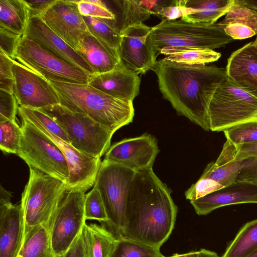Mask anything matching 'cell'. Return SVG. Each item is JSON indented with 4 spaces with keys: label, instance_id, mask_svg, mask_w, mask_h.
I'll return each instance as SVG.
<instances>
[{
    "label": "cell",
    "instance_id": "obj_47",
    "mask_svg": "<svg viewBox=\"0 0 257 257\" xmlns=\"http://www.w3.org/2000/svg\"><path fill=\"white\" fill-rule=\"evenodd\" d=\"M62 257H85L81 232Z\"/></svg>",
    "mask_w": 257,
    "mask_h": 257
},
{
    "label": "cell",
    "instance_id": "obj_25",
    "mask_svg": "<svg viewBox=\"0 0 257 257\" xmlns=\"http://www.w3.org/2000/svg\"><path fill=\"white\" fill-rule=\"evenodd\" d=\"M85 257H110L117 241L106 227L95 223H85L81 231Z\"/></svg>",
    "mask_w": 257,
    "mask_h": 257
},
{
    "label": "cell",
    "instance_id": "obj_40",
    "mask_svg": "<svg viewBox=\"0 0 257 257\" xmlns=\"http://www.w3.org/2000/svg\"><path fill=\"white\" fill-rule=\"evenodd\" d=\"M13 60L0 51V90L14 94Z\"/></svg>",
    "mask_w": 257,
    "mask_h": 257
},
{
    "label": "cell",
    "instance_id": "obj_48",
    "mask_svg": "<svg viewBox=\"0 0 257 257\" xmlns=\"http://www.w3.org/2000/svg\"><path fill=\"white\" fill-rule=\"evenodd\" d=\"M235 159L240 160L251 156H257V143L236 146Z\"/></svg>",
    "mask_w": 257,
    "mask_h": 257
},
{
    "label": "cell",
    "instance_id": "obj_15",
    "mask_svg": "<svg viewBox=\"0 0 257 257\" xmlns=\"http://www.w3.org/2000/svg\"><path fill=\"white\" fill-rule=\"evenodd\" d=\"M159 151L156 138L145 133L114 143L105 154L104 159L138 171L152 169Z\"/></svg>",
    "mask_w": 257,
    "mask_h": 257
},
{
    "label": "cell",
    "instance_id": "obj_39",
    "mask_svg": "<svg viewBox=\"0 0 257 257\" xmlns=\"http://www.w3.org/2000/svg\"><path fill=\"white\" fill-rule=\"evenodd\" d=\"M215 181L208 178H200L186 191V198L190 201L196 200L223 188Z\"/></svg>",
    "mask_w": 257,
    "mask_h": 257
},
{
    "label": "cell",
    "instance_id": "obj_6",
    "mask_svg": "<svg viewBox=\"0 0 257 257\" xmlns=\"http://www.w3.org/2000/svg\"><path fill=\"white\" fill-rule=\"evenodd\" d=\"M29 169V179L22 194L21 203L25 233L39 225L50 231L56 211L66 191V183L33 167Z\"/></svg>",
    "mask_w": 257,
    "mask_h": 257
},
{
    "label": "cell",
    "instance_id": "obj_11",
    "mask_svg": "<svg viewBox=\"0 0 257 257\" xmlns=\"http://www.w3.org/2000/svg\"><path fill=\"white\" fill-rule=\"evenodd\" d=\"M85 193L66 191L56 211L49 232L52 249L58 256L65 254L86 223Z\"/></svg>",
    "mask_w": 257,
    "mask_h": 257
},
{
    "label": "cell",
    "instance_id": "obj_34",
    "mask_svg": "<svg viewBox=\"0 0 257 257\" xmlns=\"http://www.w3.org/2000/svg\"><path fill=\"white\" fill-rule=\"evenodd\" d=\"M22 131L16 121L0 122V148L2 152L17 155L21 145Z\"/></svg>",
    "mask_w": 257,
    "mask_h": 257
},
{
    "label": "cell",
    "instance_id": "obj_38",
    "mask_svg": "<svg viewBox=\"0 0 257 257\" xmlns=\"http://www.w3.org/2000/svg\"><path fill=\"white\" fill-rule=\"evenodd\" d=\"M79 13L83 17L113 20V14L107 8L104 1L80 0L77 4Z\"/></svg>",
    "mask_w": 257,
    "mask_h": 257
},
{
    "label": "cell",
    "instance_id": "obj_53",
    "mask_svg": "<svg viewBox=\"0 0 257 257\" xmlns=\"http://www.w3.org/2000/svg\"><path fill=\"white\" fill-rule=\"evenodd\" d=\"M246 257H257V250Z\"/></svg>",
    "mask_w": 257,
    "mask_h": 257
},
{
    "label": "cell",
    "instance_id": "obj_54",
    "mask_svg": "<svg viewBox=\"0 0 257 257\" xmlns=\"http://www.w3.org/2000/svg\"><path fill=\"white\" fill-rule=\"evenodd\" d=\"M253 42V44L255 47L257 49V37H256L255 40Z\"/></svg>",
    "mask_w": 257,
    "mask_h": 257
},
{
    "label": "cell",
    "instance_id": "obj_23",
    "mask_svg": "<svg viewBox=\"0 0 257 257\" xmlns=\"http://www.w3.org/2000/svg\"><path fill=\"white\" fill-rule=\"evenodd\" d=\"M219 23L234 40L248 38L257 34V12L239 0H234L225 18Z\"/></svg>",
    "mask_w": 257,
    "mask_h": 257
},
{
    "label": "cell",
    "instance_id": "obj_35",
    "mask_svg": "<svg viewBox=\"0 0 257 257\" xmlns=\"http://www.w3.org/2000/svg\"><path fill=\"white\" fill-rule=\"evenodd\" d=\"M223 132L226 140L235 146L257 143V119L237 124Z\"/></svg>",
    "mask_w": 257,
    "mask_h": 257
},
{
    "label": "cell",
    "instance_id": "obj_44",
    "mask_svg": "<svg viewBox=\"0 0 257 257\" xmlns=\"http://www.w3.org/2000/svg\"><path fill=\"white\" fill-rule=\"evenodd\" d=\"M186 0H177V4L166 8L161 13L157 15L162 20H176L179 18H183L188 15L198 12L185 6Z\"/></svg>",
    "mask_w": 257,
    "mask_h": 257
},
{
    "label": "cell",
    "instance_id": "obj_3",
    "mask_svg": "<svg viewBox=\"0 0 257 257\" xmlns=\"http://www.w3.org/2000/svg\"><path fill=\"white\" fill-rule=\"evenodd\" d=\"M49 81L61 105L88 116L114 133L133 120V101L113 97L88 84Z\"/></svg>",
    "mask_w": 257,
    "mask_h": 257
},
{
    "label": "cell",
    "instance_id": "obj_45",
    "mask_svg": "<svg viewBox=\"0 0 257 257\" xmlns=\"http://www.w3.org/2000/svg\"><path fill=\"white\" fill-rule=\"evenodd\" d=\"M139 4L156 16L161 13L166 8L177 4V0L174 1H138Z\"/></svg>",
    "mask_w": 257,
    "mask_h": 257
},
{
    "label": "cell",
    "instance_id": "obj_10",
    "mask_svg": "<svg viewBox=\"0 0 257 257\" xmlns=\"http://www.w3.org/2000/svg\"><path fill=\"white\" fill-rule=\"evenodd\" d=\"M15 59L48 81L88 84L89 75L23 35Z\"/></svg>",
    "mask_w": 257,
    "mask_h": 257
},
{
    "label": "cell",
    "instance_id": "obj_26",
    "mask_svg": "<svg viewBox=\"0 0 257 257\" xmlns=\"http://www.w3.org/2000/svg\"><path fill=\"white\" fill-rule=\"evenodd\" d=\"M113 14V20L104 19L120 35L128 26L150 18L151 13L141 6L138 1L118 0L104 1Z\"/></svg>",
    "mask_w": 257,
    "mask_h": 257
},
{
    "label": "cell",
    "instance_id": "obj_41",
    "mask_svg": "<svg viewBox=\"0 0 257 257\" xmlns=\"http://www.w3.org/2000/svg\"><path fill=\"white\" fill-rule=\"evenodd\" d=\"M18 103L14 94L0 90V122L16 121Z\"/></svg>",
    "mask_w": 257,
    "mask_h": 257
},
{
    "label": "cell",
    "instance_id": "obj_37",
    "mask_svg": "<svg viewBox=\"0 0 257 257\" xmlns=\"http://www.w3.org/2000/svg\"><path fill=\"white\" fill-rule=\"evenodd\" d=\"M18 112L31 116L39 122L48 131L58 138L70 144L69 138L61 126L53 118L38 109H32L19 106Z\"/></svg>",
    "mask_w": 257,
    "mask_h": 257
},
{
    "label": "cell",
    "instance_id": "obj_9",
    "mask_svg": "<svg viewBox=\"0 0 257 257\" xmlns=\"http://www.w3.org/2000/svg\"><path fill=\"white\" fill-rule=\"evenodd\" d=\"M21 145L17 155L29 166L67 183L69 171L58 146L33 123L21 118Z\"/></svg>",
    "mask_w": 257,
    "mask_h": 257
},
{
    "label": "cell",
    "instance_id": "obj_20",
    "mask_svg": "<svg viewBox=\"0 0 257 257\" xmlns=\"http://www.w3.org/2000/svg\"><path fill=\"white\" fill-rule=\"evenodd\" d=\"M225 72L235 85L257 98V49L253 42L232 53Z\"/></svg>",
    "mask_w": 257,
    "mask_h": 257
},
{
    "label": "cell",
    "instance_id": "obj_14",
    "mask_svg": "<svg viewBox=\"0 0 257 257\" xmlns=\"http://www.w3.org/2000/svg\"><path fill=\"white\" fill-rule=\"evenodd\" d=\"M14 94L18 104L32 109H40L60 104L55 89L42 76L14 61Z\"/></svg>",
    "mask_w": 257,
    "mask_h": 257
},
{
    "label": "cell",
    "instance_id": "obj_12",
    "mask_svg": "<svg viewBox=\"0 0 257 257\" xmlns=\"http://www.w3.org/2000/svg\"><path fill=\"white\" fill-rule=\"evenodd\" d=\"M21 118L28 120L59 148L67 161L69 176L66 183V191H80L85 192L94 185L100 167V158L83 153L70 144L58 138L46 129L34 117L18 112Z\"/></svg>",
    "mask_w": 257,
    "mask_h": 257
},
{
    "label": "cell",
    "instance_id": "obj_13",
    "mask_svg": "<svg viewBox=\"0 0 257 257\" xmlns=\"http://www.w3.org/2000/svg\"><path fill=\"white\" fill-rule=\"evenodd\" d=\"M152 29L140 23L128 26L120 34L119 64L132 73L145 74L152 70L157 62L150 38Z\"/></svg>",
    "mask_w": 257,
    "mask_h": 257
},
{
    "label": "cell",
    "instance_id": "obj_30",
    "mask_svg": "<svg viewBox=\"0 0 257 257\" xmlns=\"http://www.w3.org/2000/svg\"><path fill=\"white\" fill-rule=\"evenodd\" d=\"M257 250V219L245 223L221 257H246Z\"/></svg>",
    "mask_w": 257,
    "mask_h": 257
},
{
    "label": "cell",
    "instance_id": "obj_32",
    "mask_svg": "<svg viewBox=\"0 0 257 257\" xmlns=\"http://www.w3.org/2000/svg\"><path fill=\"white\" fill-rule=\"evenodd\" d=\"M110 257H164L160 248L136 240L117 237L115 248Z\"/></svg>",
    "mask_w": 257,
    "mask_h": 257
},
{
    "label": "cell",
    "instance_id": "obj_42",
    "mask_svg": "<svg viewBox=\"0 0 257 257\" xmlns=\"http://www.w3.org/2000/svg\"><path fill=\"white\" fill-rule=\"evenodd\" d=\"M237 160L239 164V172L236 182L257 183V156Z\"/></svg>",
    "mask_w": 257,
    "mask_h": 257
},
{
    "label": "cell",
    "instance_id": "obj_1",
    "mask_svg": "<svg viewBox=\"0 0 257 257\" xmlns=\"http://www.w3.org/2000/svg\"><path fill=\"white\" fill-rule=\"evenodd\" d=\"M171 192L152 168L136 171L118 237L160 248L172 233L178 212Z\"/></svg>",
    "mask_w": 257,
    "mask_h": 257
},
{
    "label": "cell",
    "instance_id": "obj_46",
    "mask_svg": "<svg viewBox=\"0 0 257 257\" xmlns=\"http://www.w3.org/2000/svg\"><path fill=\"white\" fill-rule=\"evenodd\" d=\"M56 1H26L30 8V18L34 17H40Z\"/></svg>",
    "mask_w": 257,
    "mask_h": 257
},
{
    "label": "cell",
    "instance_id": "obj_31",
    "mask_svg": "<svg viewBox=\"0 0 257 257\" xmlns=\"http://www.w3.org/2000/svg\"><path fill=\"white\" fill-rule=\"evenodd\" d=\"M169 61L188 65L205 64L217 61L221 54L214 50L200 48L163 49L159 54Z\"/></svg>",
    "mask_w": 257,
    "mask_h": 257
},
{
    "label": "cell",
    "instance_id": "obj_27",
    "mask_svg": "<svg viewBox=\"0 0 257 257\" xmlns=\"http://www.w3.org/2000/svg\"><path fill=\"white\" fill-rule=\"evenodd\" d=\"M30 19L24 0H0V28L23 36Z\"/></svg>",
    "mask_w": 257,
    "mask_h": 257
},
{
    "label": "cell",
    "instance_id": "obj_24",
    "mask_svg": "<svg viewBox=\"0 0 257 257\" xmlns=\"http://www.w3.org/2000/svg\"><path fill=\"white\" fill-rule=\"evenodd\" d=\"M236 153V146L226 140L216 161L207 165L200 178L213 180L224 187L236 183L239 172Z\"/></svg>",
    "mask_w": 257,
    "mask_h": 257
},
{
    "label": "cell",
    "instance_id": "obj_33",
    "mask_svg": "<svg viewBox=\"0 0 257 257\" xmlns=\"http://www.w3.org/2000/svg\"><path fill=\"white\" fill-rule=\"evenodd\" d=\"M89 32L97 39L118 51L121 36L104 20L83 17Z\"/></svg>",
    "mask_w": 257,
    "mask_h": 257
},
{
    "label": "cell",
    "instance_id": "obj_18",
    "mask_svg": "<svg viewBox=\"0 0 257 257\" xmlns=\"http://www.w3.org/2000/svg\"><path fill=\"white\" fill-rule=\"evenodd\" d=\"M190 203L199 215L227 205L257 203V183L237 182Z\"/></svg>",
    "mask_w": 257,
    "mask_h": 257
},
{
    "label": "cell",
    "instance_id": "obj_51",
    "mask_svg": "<svg viewBox=\"0 0 257 257\" xmlns=\"http://www.w3.org/2000/svg\"><path fill=\"white\" fill-rule=\"evenodd\" d=\"M247 8L257 12V0H239Z\"/></svg>",
    "mask_w": 257,
    "mask_h": 257
},
{
    "label": "cell",
    "instance_id": "obj_19",
    "mask_svg": "<svg viewBox=\"0 0 257 257\" xmlns=\"http://www.w3.org/2000/svg\"><path fill=\"white\" fill-rule=\"evenodd\" d=\"M141 78L119 63L113 70L89 76L88 85L113 97L133 101L139 94Z\"/></svg>",
    "mask_w": 257,
    "mask_h": 257
},
{
    "label": "cell",
    "instance_id": "obj_17",
    "mask_svg": "<svg viewBox=\"0 0 257 257\" xmlns=\"http://www.w3.org/2000/svg\"><path fill=\"white\" fill-rule=\"evenodd\" d=\"M23 35L57 57L81 69L89 75L93 74L90 66L77 51L48 27L40 17L30 19Z\"/></svg>",
    "mask_w": 257,
    "mask_h": 257
},
{
    "label": "cell",
    "instance_id": "obj_16",
    "mask_svg": "<svg viewBox=\"0 0 257 257\" xmlns=\"http://www.w3.org/2000/svg\"><path fill=\"white\" fill-rule=\"evenodd\" d=\"M78 2L56 0L40 16L48 27L75 51L89 32L79 12Z\"/></svg>",
    "mask_w": 257,
    "mask_h": 257
},
{
    "label": "cell",
    "instance_id": "obj_7",
    "mask_svg": "<svg viewBox=\"0 0 257 257\" xmlns=\"http://www.w3.org/2000/svg\"><path fill=\"white\" fill-rule=\"evenodd\" d=\"M38 110L55 120L66 133L70 144L83 153L101 158L111 146L114 132L83 113L60 104Z\"/></svg>",
    "mask_w": 257,
    "mask_h": 257
},
{
    "label": "cell",
    "instance_id": "obj_50",
    "mask_svg": "<svg viewBox=\"0 0 257 257\" xmlns=\"http://www.w3.org/2000/svg\"><path fill=\"white\" fill-rule=\"evenodd\" d=\"M197 257H221L215 252L205 249H201L198 251Z\"/></svg>",
    "mask_w": 257,
    "mask_h": 257
},
{
    "label": "cell",
    "instance_id": "obj_5",
    "mask_svg": "<svg viewBox=\"0 0 257 257\" xmlns=\"http://www.w3.org/2000/svg\"><path fill=\"white\" fill-rule=\"evenodd\" d=\"M206 94L210 130L223 132L257 119V98L238 87L226 75L209 87Z\"/></svg>",
    "mask_w": 257,
    "mask_h": 257
},
{
    "label": "cell",
    "instance_id": "obj_49",
    "mask_svg": "<svg viewBox=\"0 0 257 257\" xmlns=\"http://www.w3.org/2000/svg\"><path fill=\"white\" fill-rule=\"evenodd\" d=\"M0 194V204L11 203V198L12 196L11 193L4 189L2 185H1Z\"/></svg>",
    "mask_w": 257,
    "mask_h": 257
},
{
    "label": "cell",
    "instance_id": "obj_29",
    "mask_svg": "<svg viewBox=\"0 0 257 257\" xmlns=\"http://www.w3.org/2000/svg\"><path fill=\"white\" fill-rule=\"evenodd\" d=\"M16 257H62L56 255L51 243L49 231L39 225L25 233L22 247Z\"/></svg>",
    "mask_w": 257,
    "mask_h": 257
},
{
    "label": "cell",
    "instance_id": "obj_36",
    "mask_svg": "<svg viewBox=\"0 0 257 257\" xmlns=\"http://www.w3.org/2000/svg\"><path fill=\"white\" fill-rule=\"evenodd\" d=\"M84 214L86 220H97L101 224L107 223L108 218L102 199L98 189L94 186L85 195Z\"/></svg>",
    "mask_w": 257,
    "mask_h": 257
},
{
    "label": "cell",
    "instance_id": "obj_28",
    "mask_svg": "<svg viewBox=\"0 0 257 257\" xmlns=\"http://www.w3.org/2000/svg\"><path fill=\"white\" fill-rule=\"evenodd\" d=\"M234 0H186L185 6L198 12L181 19L189 23L213 24L226 15Z\"/></svg>",
    "mask_w": 257,
    "mask_h": 257
},
{
    "label": "cell",
    "instance_id": "obj_52",
    "mask_svg": "<svg viewBox=\"0 0 257 257\" xmlns=\"http://www.w3.org/2000/svg\"><path fill=\"white\" fill-rule=\"evenodd\" d=\"M198 254V251H192L185 253H175L172 256L167 257H197Z\"/></svg>",
    "mask_w": 257,
    "mask_h": 257
},
{
    "label": "cell",
    "instance_id": "obj_21",
    "mask_svg": "<svg viewBox=\"0 0 257 257\" xmlns=\"http://www.w3.org/2000/svg\"><path fill=\"white\" fill-rule=\"evenodd\" d=\"M25 235L21 204H0V257H16Z\"/></svg>",
    "mask_w": 257,
    "mask_h": 257
},
{
    "label": "cell",
    "instance_id": "obj_2",
    "mask_svg": "<svg viewBox=\"0 0 257 257\" xmlns=\"http://www.w3.org/2000/svg\"><path fill=\"white\" fill-rule=\"evenodd\" d=\"M159 89L179 114L206 131L210 130L206 93L209 86L224 78L225 69L205 64L188 65L165 58L152 70Z\"/></svg>",
    "mask_w": 257,
    "mask_h": 257
},
{
    "label": "cell",
    "instance_id": "obj_22",
    "mask_svg": "<svg viewBox=\"0 0 257 257\" xmlns=\"http://www.w3.org/2000/svg\"><path fill=\"white\" fill-rule=\"evenodd\" d=\"M76 51L90 66L93 74L110 71L119 63L118 51L97 39L89 32L83 36Z\"/></svg>",
    "mask_w": 257,
    "mask_h": 257
},
{
    "label": "cell",
    "instance_id": "obj_43",
    "mask_svg": "<svg viewBox=\"0 0 257 257\" xmlns=\"http://www.w3.org/2000/svg\"><path fill=\"white\" fill-rule=\"evenodd\" d=\"M22 36L0 28V51L13 60Z\"/></svg>",
    "mask_w": 257,
    "mask_h": 257
},
{
    "label": "cell",
    "instance_id": "obj_8",
    "mask_svg": "<svg viewBox=\"0 0 257 257\" xmlns=\"http://www.w3.org/2000/svg\"><path fill=\"white\" fill-rule=\"evenodd\" d=\"M136 171L122 165L101 162L94 186L102 199L108 222V229L117 238L124 228L130 188Z\"/></svg>",
    "mask_w": 257,
    "mask_h": 257
},
{
    "label": "cell",
    "instance_id": "obj_4",
    "mask_svg": "<svg viewBox=\"0 0 257 257\" xmlns=\"http://www.w3.org/2000/svg\"><path fill=\"white\" fill-rule=\"evenodd\" d=\"M157 56L163 49H215L224 47L234 40L227 35L219 23H189L163 20L153 27L150 34Z\"/></svg>",
    "mask_w": 257,
    "mask_h": 257
}]
</instances>
